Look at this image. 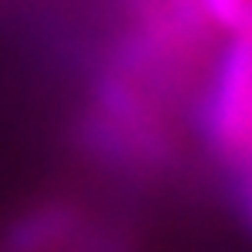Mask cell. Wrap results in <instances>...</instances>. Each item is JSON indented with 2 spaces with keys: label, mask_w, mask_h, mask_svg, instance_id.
<instances>
[{
  "label": "cell",
  "mask_w": 252,
  "mask_h": 252,
  "mask_svg": "<svg viewBox=\"0 0 252 252\" xmlns=\"http://www.w3.org/2000/svg\"><path fill=\"white\" fill-rule=\"evenodd\" d=\"M202 131L222 161L252 168V34H235L215 67Z\"/></svg>",
  "instance_id": "cell-1"
},
{
  "label": "cell",
  "mask_w": 252,
  "mask_h": 252,
  "mask_svg": "<svg viewBox=\"0 0 252 252\" xmlns=\"http://www.w3.org/2000/svg\"><path fill=\"white\" fill-rule=\"evenodd\" d=\"M195 7L232 34H252V0H195Z\"/></svg>",
  "instance_id": "cell-2"
},
{
  "label": "cell",
  "mask_w": 252,
  "mask_h": 252,
  "mask_svg": "<svg viewBox=\"0 0 252 252\" xmlns=\"http://www.w3.org/2000/svg\"><path fill=\"white\" fill-rule=\"evenodd\" d=\"M239 198H242L246 219L252 222V168H246V172H242V182H239Z\"/></svg>",
  "instance_id": "cell-3"
}]
</instances>
